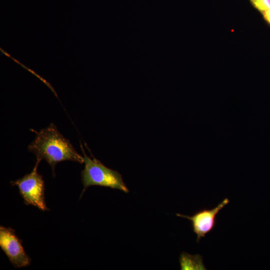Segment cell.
<instances>
[{"label": "cell", "instance_id": "6da1fadb", "mask_svg": "<svg viewBox=\"0 0 270 270\" xmlns=\"http://www.w3.org/2000/svg\"><path fill=\"white\" fill-rule=\"evenodd\" d=\"M28 150L36 155V160H44L48 164L53 176L56 165L60 162L70 160L84 163V157L53 123L36 133L34 139L28 146Z\"/></svg>", "mask_w": 270, "mask_h": 270}, {"label": "cell", "instance_id": "7a4b0ae2", "mask_svg": "<svg viewBox=\"0 0 270 270\" xmlns=\"http://www.w3.org/2000/svg\"><path fill=\"white\" fill-rule=\"evenodd\" d=\"M84 154V168L81 172L84 186L82 193L92 186H98L117 189L128 193L129 190L124 182L122 175L116 170L105 166L92 156H86L81 146Z\"/></svg>", "mask_w": 270, "mask_h": 270}, {"label": "cell", "instance_id": "3957f363", "mask_svg": "<svg viewBox=\"0 0 270 270\" xmlns=\"http://www.w3.org/2000/svg\"><path fill=\"white\" fill-rule=\"evenodd\" d=\"M40 161L36 160L30 173L15 181H11L10 184L18 186L26 204L32 205L45 211L48 210V208L44 200V182L42 176L37 172Z\"/></svg>", "mask_w": 270, "mask_h": 270}, {"label": "cell", "instance_id": "277c9868", "mask_svg": "<svg viewBox=\"0 0 270 270\" xmlns=\"http://www.w3.org/2000/svg\"><path fill=\"white\" fill-rule=\"evenodd\" d=\"M0 246L15 268L29 266L31 260L26 252L22 241L10 228L0 226Z\"/></svg>", "mask_w": 270, "mask_h": 270}, {"label": "cell", "instance_id": "5b68a950", "mask_svg": "<svg viewBox=\"0 0 270 270\" xmlns=\"http://www.w3.org/2000/svg\"><path fill=\"white\" fill-rule=\"evenodd\" d=\"M229 202L228 198H225L212 209H202L191 216L180 214L176 215L191 222L192 230L196 234V242H198L202 238L205 237L206 234L214 230L216 225L218 214Z\"/></svg>", "mask_w": 270, "mask_h": 270}, {"label": "cell", "instance_id": "8992f818", "mask_svg": "<svg viewBox=\"0 0 270 270\" xmlns=\"http://www.w3.org/2000/svg\"><path fill=\"white\" fill-rule=\"evenodd\" d=\"M179 261L182 270H206L202 256L200 254L192 255L182 252L181 253Z\"/></svg>", "mask_w": 270, "mask_h": 270}, {"label": "cell", "instance_id": "52a82bcc", "mask_svg": "<svg viewBox=\"0 0 270 270\" xmlns=\"http://www.w3.org/2000/svg\"><path fill=\"white\" fill-rule=\"evenodd\" d=\"M254 6L260 10L265 12L270 8V0H252Z\"/></svg>", "mask_w": 270, "mask_h": 270}, {"label": "cell", "instance_id": "ba28073f", "mask_svg": "<svg viewBox=\"0 0 270 270\" xmlns=\"http://www.w3.org/2000/svg\"><path fill=\"white\" fill-rule=\"evenodd\" d=\"M20 64L22 66V67H23L24 68L27 70L28 71L34 74V75L38 77L41 80H42L45 84H46L53 92L54 93L56 96V92H55L51 84L48 82L46 80L42 78L39 76L38 74H36L32 70L26 67L23 64L20 63Z\"/></svg>", "mask_w": 270, "mask_h": 270}, {"label": "cell", "instance_id": "9c48e42d", "mask_svg": "<svg viewBox=\"0 0 270 270\" xmlns=\"http://www.w3.org/2000/svg\"><path fill=\"white\" fill-rule=\"evenodd\" d=\"M264 16L267 21L270 23V8L264 12Z\"/></svg>", "mask_w": 270, "mask_h": 270}, {"label": "cell", "instance_id": "30bf717a", "mask_svg": "<svg viewBox=\"0 0 270 270\" xmlns=\"http://www.w3.org/2000/svg\"><path fill=\"white\" fill-rule=\"evenodd\" d=\"M0 50L2 54H4L5 56L9 58L11 57V56L8 53L6 50H4L2 48H0Z\"/></svg>", "mask_w": 270, "mask_h": 270}, {"label": "cell", "instance_id": "8fae6325", "mask_svg": "<svg viewBox=\"0 0 270 270\" xmlns=\"http://www.w3.org/2000/svg\"></svg>", "mask_w": 270, "mask_h": 270}]
</instances>
